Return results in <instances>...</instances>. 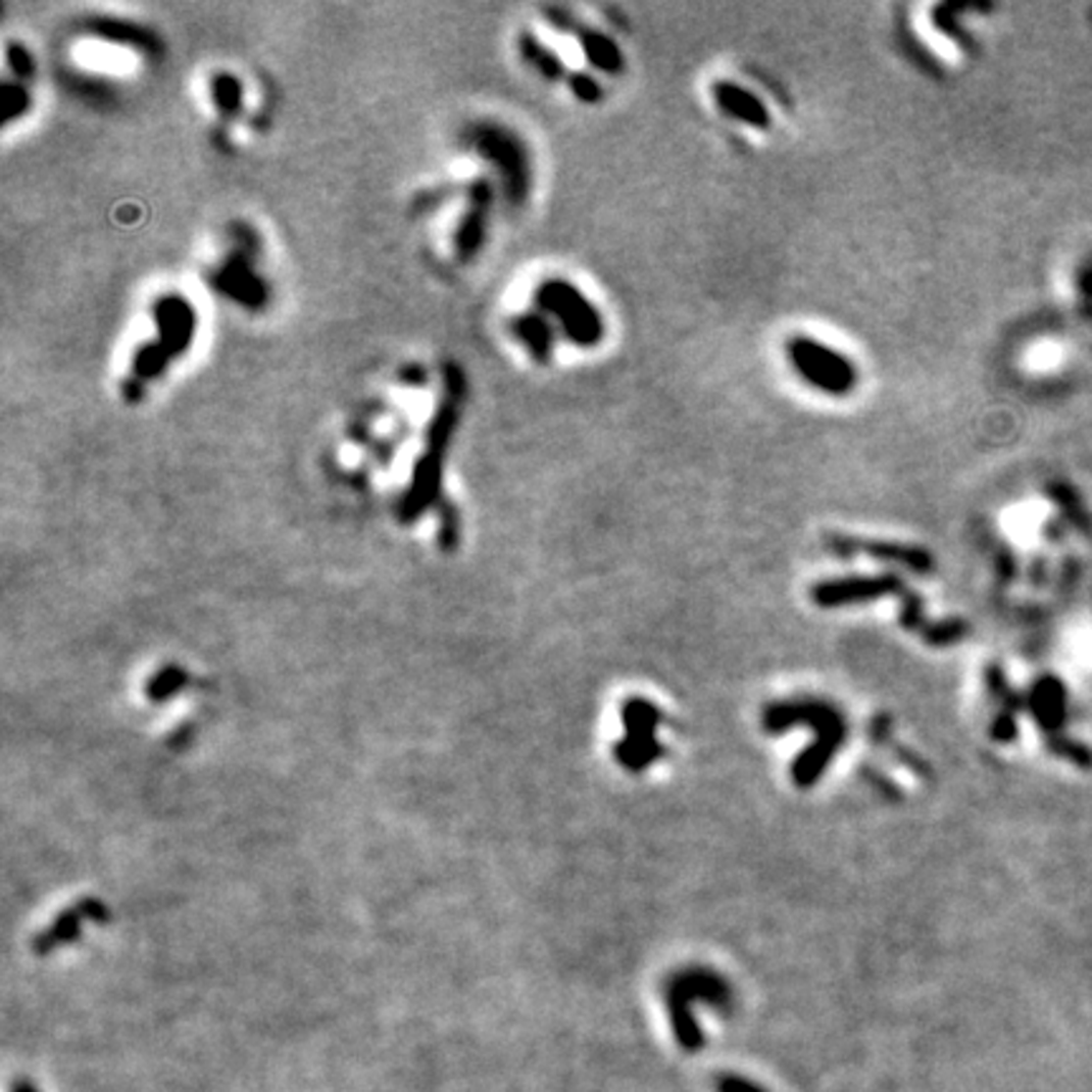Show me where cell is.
Segmentation results:
<instances>
[{
    "label": "cell",
    "instance_id": "obj_11",
    "mask_svg": "<svg viewBox=\"0 0 1092 1092\" xmlns=\"http://www.w3.org/2000/svg\"><path fill=\"white\" fill-rule=\"evenodd\" d=\"M569 87H572V92H575L577 97L587 104H597L602 99V87L595 82V79L587 77V73H572Z\"/></svg>",
    "mask_w": 1092,
    "mask_h": 1092
},
{
    "label": "cell",
    "instance_id": "obj_5",
    "mask_svg": "<svg viewBox=\"0 0 1092 1092\" xmlns=\"http://www.w3.org/2000/svg\"><path fill=\"white\" fill-rule=\"evenodd\" d=\"M900 580L893 575L883 577H850V580H832L822 582L814 587L812 597L814 602L822 607H840L847 602H865V600H878V597L890 595V592H900Z\"/></svg>",
    "mask_w": 1092,
    "mask_h": 1092
},
{
    "label": "cell",
    "instance_id": "obj_9",
    "mask_svg": "<svg viewBox=\"0 0 1092 1092\" xmlns=\"http://www.w3.org/2000/svg\"><path fill=\"white\" fill-rule=\"evenodd\" d=\"M513 329H516V334L522 337V342L527 344L529 352H532L534 357L549 359L551 329L549 325H546V319H542V316H537V314H524V316H518Z\"/></svg>",
    "mask_w": 1092,
    "mask_h": 1092
},
{
    "label": "cell",
    "instance_id": "obj_12",
    "mask_svg": "<svg viewBox=\"0 0 1092 1092\" xmlns=\"http://www.w3.org/2000/svg\"><path fill=\"white\" fill-rule=\"evenodd\" d=\"M721 1092H759L756 1088H749V1085L744 1083H736V1080H726V1083H721Z\"/></svg>",
    "mask_w": 1092,
    "mask_h": 1092
},
{
    "label": "cell",
    "instance_id": "obj_3",
    "mask_svg": "<svg viewBox=\"0 0 1092 1092\" xmlns=\"http://www.w3.org/2000/svg\"><path fill=\"white\" fill-rule=\"evenodd\" d=\"M537 304L544 314H551L559 321L561 332L577 344V347H597L604 337V321L592 301L582 294L569 281L551 279L544 281L537 291Z\"/></svg>",
    "mask_w": 1092,
    "mask_h": 1092
},
{
    "label": "cell",
    "instance_id": "obj_8",
    "mask_svg": "<svg viewBox=\"0 0 1092 1092\" xmlns=\"http://www.w3.org/2000/svg\"><path fill=\"white\" fill-rule=\"evenodd\" d=\"M577 39H580L582 51L590 58L592 66H597L604 73H619L625 68V58L619 46L614 44L609 36L600 34L595 29H575Z\"/></svg>",
    "mask_w": 1092,
    "mask_h": 1092
},
{
    "label": "cell",
    "instance_id": "obj_10",
    "mask_svg": "<svg viewBox=\"0 0 1092 1092\" xmlns=\"http://www.w3.org/2000/svg\"><path fill=\"white\" fill-rule=\"evenodd\" d=\"M518 44H522L524 58H527V61H532L534 66H537L546 79H561V77H564V66H561L559 58L551 54L549 49H544V46L539 44V41L534 39L532 34H524Z\"/></svg>",
    "mask_w": 1092,
    "mask_h": 1092
},
{
    "label": "cell",
    "instance_id": "obj_7",
    "mask_svg": "<svg viewBox=\"0 0 1092 1092\" xmlns=\"http://www.w3.org/2000/svg\"><path fill=\"white\" fill-rule=\"evenodd\" d=\"M713 99L718 109L731 119H739L741 125H749L754 130H772V111L749 89L734 82H718L713 87Z\"/></svg>",
    "mask_w": 1092,
    "mask_h": 1092
},
{
    "label": "cell",
    "instance_id": "obj_4",
    "mask_svg": "<svg viewBox=\"0 0 1092 1092\" xmlns=\"http://www.w3.org/2000/svg\"><path fill=\"white\" fill-rule=\"evenodd\" d=\"M623 718L628 726V736L617 746V759L630 772H643V766L653 764L660 756V746L655 741V724L660 721V713L653 703L635 698V701L625 703Z\"/></svg>",
    "mask_w": 1092,
    "mask_h": 1092
},
{
    "label": "cell",
    "instance_id": "obj_2",
    "mask_svg": "<svg viewBox=\"0 0 1092 1092\" xmlns=\"http://www.w3.org/2000/svg\"><path fill=\"white\" fill-rule=\"evenodd\" d=\"M787 357L794 373L825 395L845 397L857 387L855 364L820 339L792 337L787 342Z\"/></svg>",
    "mask_w": 1092,
    "mask_h": 1092
},
{
    "label": "cell",
    "instance_id": "obj_1",
    "mask_svg": "<svg viewBox=\"0 0 1092 1092\" xmlns=\"http://www.w3.org/2000/svg\"><path fill=\"white\" fill-rule=\"evenodd\" d=\"M792 724H812L820 731V739L814 744L812 751L802 756L794 766V782L807 787L814 779L820 777L822 768L827 761L832 759V754L837 751V746L845 739V724H842L840 713L832 710L830 706L817 701H804V703H779L772 706L764 715L766 731H782Z\"/></svg>",
    "mask_w": 1092,
    "mask_h": 1092
},
{
    "label": "cell",
    "instance_id": "obj_6",
    "mask_svg": "<svg viewBox=\"0 0 1092 1092\" xmlns=\"http://www.w3.org/2000/svg\"><path fill=\"white\" fill-rule=\"evenodd\" d=\"M830 549L835 554H857V551H865V554L875 556L880 561H893V564L905 566V569H913L919 575H929L933 569V556L926 549L919 546H903V544H885V542H862V539L852 537H830Z\"/></svg>",
    "mask_w": 1092,
    "mask_h": 1092
}]
</instances>
